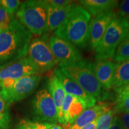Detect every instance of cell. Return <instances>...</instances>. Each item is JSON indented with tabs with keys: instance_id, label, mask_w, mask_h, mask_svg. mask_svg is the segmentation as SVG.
I'll use <instances>...</instances> for the list:
<instances>
[{
	"instance_id": "6da1fadb",
	"label": "cell",
	"mask_w": 129,
	"mask_h": 129,
	"mask_svg": "<svg viewBox=\"0 0 129 129\" xmlns=\"http://www.w3.org/2000/svg\"><path fill=\"white\" fill-rule=\"evenodd\" d=\"M32 34L13 17L7 28L0 32V66L26 57Z\"/></svg>"
},
{
	"instance_id": "7a4b0ae2",
	"label": "cell",
	"mask_w": 129,
	"mask_h": 129,
	"mask_svg": "<svg viewBox=\"0 0 129 129\" xmlns=\"http://www.w3.org/2000/svg\"><path fill=\"white\" fill-rule=\"evenodd\" d=\"M91 14L77 3H73L69 13L54 35L69 41L74 46L84 48L88 44Z\"/></svg>"
},
{
	"instance_id": "3957f363",
	"label": "cell",
	"mask_w": 129,
	"mask_h": 129,
	"mask_svg": "<svg viewBox=\"0 0 129 129\" xmlns=\"http://www.w3.org/2000/svg\"><path fill=\"white\" fill-rule=\"evenodd\" d=\"M59 69L66 76L77 83L85 92L94 97L97 101L108 98L93 71L90 62L81 60L68 63H59Z\"/></svg>"
},
{
	"instance_id": "277c9868",
	"label": "cell",
	"mask_w": 129,
	"mask_h": 129,
	"mask_svg": "<svg viewBox=\"0 0 129 129\" xmlns=\"http://www.w3.org/2000/svg\"><path fill=\"white\" fill-rule=\"evenodd\" d=\"M16 17L31 34L41 36L48 32L46 1H24L16 12Z\"/></svg>"
},
{
	"instance_id": "5b68a950",
	"label": "cell",
	"mask_w": 129,
	"mask_h": 129,
	"mask_svg": "<svg viewBox=\"0 0 129 129\" xmlns=\"http://www.w3.org/2000/svg\"><path fill=\"white\" fill-rule=\"evenodd\" d=\"M129 31L128 20L116 15L95 50L96 60H109L113 58L118 46Z\"/></svg>"
},
{
	"instance_id": "8992f818",
	"label": "cell",
	"mask_w": 129,
	"mask_h": 129,
	"mask_svg": "<svg viewBox=\"0 0 129 129\" xmlns=\"http://www.w3.org/2000/svg\"><path fill=\"white\" fill-rule=\"evenodd\" d=\"M27 54L40 73L48 71L58 63L51 50L47 34L30 41Z\"/></svg>"
},
{
	"instance_id": "52a82bcc",
	"label": "cell",
	"mask_w": 129,
	"mask_h": 129,
	"mask_svg": "<svg viewBox=\"0 0 129 129\" xmlns=\"http://www.w3.org/2000/svg\"><path fill=\"white\" fill-rule=\"evenodd\" d=\"M31 110L35 121L51 124L58 122L55 105L48 88H43L37 91L32 101Z\"/></svg>"
},
{
	"instance_id": "ba28073f",
	"label": "cell",
	"mask_w": 129,
	"mask_h": 129,
	"mask_svg": "<svg viewBox=\"0 0 129 129\" xmlns=\"http://www.w3.org/2000/svg\"><path fill=\"white\" fill-rule=\"evenodd\" d=\"M49 44L54 57L59 63H68L83 60L77 47L67 40L53 35L50 37Z\"/></svg>"
},
{
	"instance_id": "9c48e42d",
	"label": "cell",
	"mask_w": 129,
	"mask_h": 129,
	"mask_svg": "<svg viewBox=\"0 0 129 129\" xmlns=\"http://www.w3.org/2000/svg\"><path fill=\"white\" fill-rule=\"evenodd\" d=\"M40 72L28 57L0 66V82L6 80H17Z\"/></svg>"
},
{
	"instance_id": "30bf717a",
	"label": "cell",
	"mask_w": 129,
	"mask_h": 129,
	"mask_svg": "<svg viewBox=\"0 0 129 129\" xmlns=\"http://www.w3.org/2000/svg\"><path fill=\"white\" fill-rule=\"evenodd\" d=\"M41 79V77L39 74L22 77L16 80L9 92L3 96L10 104L21 101L33 93Z\"/></svg>"
},
{
	"instance_id": "8fae6325",
	"label": "cell",
	"mask_w": 129,
	"mask_h": 129,
	"mask_svg": "<svg viewBox=\"0 0 129 129\" xmlns=\"http://www.w3.org/2000/svg\"><path fill=\"white\" fill-rule=\"evenodd\" d=\"M115 14L114 10L109 11L94 16L90 20L88 43L91 50H95L99 46Z\"/></svg>"
},
{
	"instance_id": "7c38bea8",
	"label": "cell",
	"mask_w": 129,
	"mask_h": 129,
	"mask_svg": "<svg viewBox=\"0 0 129 129\" xmlns=\"http://www.w3.org/2000/svg\"><path fill=\"white\" fill-rule=\"evenodd\" d=\"M87 108L86 104L81 99L66 93L62 108L64 126L71 125Z\"/></svg>"
},
{
	"instance_id": "4fadbf2b",
	"label": "cell",
	"mask_w": 129,
	"mask_h": 129,
	"mask_svg": "<svg viewBox=\"0 0 129 129\" xmlns=\"http://www.w3.org/2000/svg\"><path fill=\"white\" fill-rule=\"evenodd\" d=\"M53 73L55 74L56 76L60 80L64 91L67 94L81 99L86 104L88 108L92 107L96 105L97 100L94 97L85 92L78 84L66 76L60 71L59 68L54 69Z\"/></svg>"
},
{
	"instance_id": "5bb4252c",
	"label": "cell",
	"mask_w": 129,
	"mask_h": 129,
	"mask_svg": "<svg viewBox=\"0 0 129 129\" xmlns=\"http://www.w3.org/2000/svg\"><path fill=\"white\" fill-rule=\"evenodd\" d=\"M93 71L103 89L110 90L112 87L115 63L109 60H96L91 63Z\"/></svg>"
},
{
	"instance_id": "9a60e30c",
	"label": "cell",
	"mask_w": 129,
	"mask_h": 129,
	"mask_svg": "<svg viewBox=\"0 0 129 129\" xmlns=\"http://www.w3.org/2000/svg\"><path fill=\"white\" fill-rule=\"evenodd\" d=\"M48 90L52 97L56 111H57L58 122L64 125V122L63 118L62 108L66 93L63 87L62 83L56 75L53 72L48 81Z\"/></svg>"
},
{
	"instance_id": "2e32d148",
	"label": "cell",
	"mask_w": 129,
	"mask_h": 129,
	"mask_svg": "<svg viewBox=\"0 0 129 129\" xmlns=\"http://www.w3.org/2000/svg\"><path fill=\"white\" fill-rule=\"evenodd\" d=\"M109 106L106 103H100L88 108L76 119L68 129H80L91 123L103 113L108 110Z\"/></svg>"
},
{
	"instance_id": "e0dca14e",
	"label": "cell",
	"mask_w": 129,
	"mask_h": 129,
	"mask_svg": "<svg viewBox=\"0 0 129 129\" xmlns=\"http://www.w3.org/2000/svg\"><path fill=\"white\" fill-rule=\"evenodd\" d=\"M78 2L90 14L94 16L114 10L118 4V1L115 0H81Z\"/></svg>"
},
{
	"instance_id": "ac0fdd59",
	"label": "cell",
	"mask_w": 129,
	"mask_h": 129,
	"mask_svg": "<svg viewBox=\"0 0 129 129\" xmlns=\"http://www.w3.org/2000/svg\"><path fill=\"white\" fill-rule=\"evenodd\" d=\"M47 3V22L48 31L55 30L60 26L66 19L72 7V4L63 8H54Z\"/></svg>"
},
{
	"instance_id": "d6986e66",
	"label": "cell",
	"mask_w": 129,
	"mask_h": 129,
	"mask_svg": "<svg viewBox=\"0 0 129 129\" xmlns=\"http://www.w3.org/2000/svg\"><path fill=\"white\" fill-rule=\"evenodd\" d=\"M129 83V59L115 63L112 87L116 93Z\"/></svg>"
},
{
	"instance_id": "ffe728a7",
	"label": "cell",
	"mask_w": 129,
	"mask_h": 129,
	"mask_svg": "<svg viewBox=\"0 0 129 129\" xmlns=\"http://www.w3.org/2000/svg\"><path fill=\"white\" fill-rule=\"evenodd\" d=\"M10 104L0 90V129H9L12 124Z\"/></svg>"
},
{
	"instance_id": "44dd1931",
	"label": "cell",
	"mask_w": 129,
	"mask_h": 129,
	"mask_svg": "<svg viewBox=\"0 0 129 129\" xmlns=\"http://www.w3.org/2000/svg\"><path fill=\"white\" fill-rule=\"evenodd\" d=\"M55 124L38 122L28 119L21 120L14 129H48Z\"/></svg>"
},
{
	"instance_id": "7402d4cb",
	"label": "cell",
	"mask_w": 129,
	"mask_h": 129,
	"mask_svg": "<svg viewBox=\"0 0 129 129\" xmlns=\"http://www.w3.org/2000/svg\"><path fill=\"white\" fill-rule=\"evenodd\" d=\"M129 59V40L125 38L118 46L113 59L116 62H121Z\"/></svg>"
},
{
	"instance_id": "603a6c76",
	"label": "cell",
	"mask_w": 129,
	"mask_h": 129,
	"mask_svg": "<svg viewBox=\"0 0 129 129\" xmlns=\"http://www.w3.org/2000/svg\"><path fill=\"white\" fill-rule=\"evenodd\" d=\"M114 116L115 113L112 109H109L105 111L98 117L95 129H108Z\"/></svg>"
},
{
	"instance_id": "cb8c5ba5",
	"label": "cell",
	"mask_w": 129,
	"mask_h": 129,
	"mask_svg": "<svg viewBox=\"0 0 129 129\" xmlns=\"http://www.w3.org/2000/svg\"><path fill=\"white\" fill-rule=\"evenodd\" d=\"M112 110L115 114H124L129 112V95L116 100L115 106Z\"/></svg>"
},
{
	"instance_id": "d4e9b609",
	"label": "cell",
	"mask_w": 129,
	"mask_h": 129,
	"mask_svg": "<svg viewBox=\"0 0 129 129\" xmlns=\"http://www.w3.org/2000/svg\"><path fill=\"white\" fill-rule=\"evenodd\" d=\"M0 3L12 16H13L14 13L17 12L21 4L20 1L18 0H1Z\"/></svg>"
},
{
	"instance_id": "484cf974",
	"label": "cell",
	"mask_w": 129,
	"mask_h": 129,
	"mask_svg": "<svg viewBox=\"0 0 129 129\" xmlns=\"http://www.w3.org/2000/svg\"><path fill=\"white\" fill-rule=\"evenodd\" d=\"M13 17V16L10 15L6 9L0 3V29L3 30L7 28Z\"/></svg>"
},
{
	"instance_id": "4316f807",
	"label": "cell",
	"mask_w": 129,
	"mask_h": 129,
	"mask_svg": "<svg viewBox=\"0 0 129 129\" xmlns=\"http://www.w3.org/2000/svg\"><path fill=\"white\" fill-rule=\"evenodd\" d=\"M116 15L128 20L129 19V0H124L118 3Z\"/></svg>"
},
{
	"instance_id": "83f0119b",
	"label": "cell",
	"mask_w": 129,
	"mask_h": 129,
	"mask_svg": "<svg viewBox=\"0 0 129 129\" xmlns=\"http://www.w3.org/2000/svg\"><path fill=\"white\" fill-rule=\"evenodd\" d=\"M47 1L48 4L51 6L57 9L63 8L73 3L72 1H68V0H48Z\"/></svg>"
},
{
	"instance_id": "f1b7e54d",
	"label": "cell",
	"mask_w": 129,
	"mask_h": 129,
	"mask_svg": "<svg viewBox=\"0 0 129 129\" xmlns=\"http://www.w3.org/2000/svg\"><path fill=\"white\" fill-rule=\"evenodd\" d=\"M108 129H122L120 118L118 116H114L112 123Z\"/></svg>"
},
{
	"instance_id": "f546056e",
	"label": "cell",
	"mask_w": 129,
	"mask_h": 129,
	"mask_svg": "<svg viewBox=\"0 0 129 129\" xmlns=\"http://www.w3.org/2000/svg\"><path fill=\"white\" fill-rule=\"evenodd\" d=\"M120 118L122 129H129V112L122 114Z\"/></svg>"
},
{
	"instance_id": "4dcf8cb0",
	"label": "cell",
	"mask_w": 129,
	"mask_h": 129,
	"mask_svg": "<svg viewBox=\"0 0 129 129\" xmlns=\"http://www.w3.org/2000/svg\"><path fill=\"white\" fill-rule=\"evenodd\" d=\"M117 99H121V98H124V97L129 95V83L125 85V87H124L123 88H121L119 91V92L117 93Z\"/></svg>"
},
{
	"instance_id": "1f68e13d",
	"label": "cell",
	"mask_w": 129,
	"mask_h": 129,
	"mask_svg": "<svg viewBox=\"0 0 129 129\" xmlns=\"http://www.w3.org/2000/svg\"><path fill=\"white\" fill-rule=\"evenodd\" d=\"M98 118L96 119L94 121H93V122H91V123L88 124L86 125L85 126L82 127V128H81L80 129H95V128H96L97 121H98Z\"/></svg>"
},
{
	"instance_id": "d6a6232c",
	"label": "cell",
	"mask_w": 129,
	"mask_h": 129,
	"mask_svg": "<svg viewBox=\"0 0 129 129\" xmlns=\"http://www.w3.org/2000/svg\"><path fill=\"white\" fill-rule=\"evenodd\" d=\"M48 129H63L62 126H60V125H58V124H55L53 125L52 126H51V127H50Z\"/></svg>"
},
{
	"instance_id": "836d02e7",
	"label": "cell",
	"mask_w": 129,
	"mask_h": 129,
	"mask_svg": "<svg viewBox=\"0 0 129 129\" xmlns=\"http://www.w3.org/2000/svg\"><path fill=\"white\" fill-rule=\"evenodd\" d=\"M127 38V39H128L129 40V31L128 32V34H127V36H126V38Z\"/></svg>"
},
{
	"instance_id": "e575fe53",
	"label": "cell",
	"mask_w": 129,
	"mask_h": 129,
	"mask_svg": "<svg viewBox=\"0 0 129 129\" xmlns=\"http://www.w3.org/2000/svg\"><path fill=\"white\" fill-rule=\"evenodd\" d=\"M1 30H1V29H0V32H1Z\"/></svg>"
},
{
	"instance_id": "d590c367",
	"label": "cell",
	"mask_w": 129,
	"mask_h": 129,
	"mask_svg": "<svg viewBox=\"0 0 129 129\" xmlns=\"http://www.w3.org/2000/svg\"><path fill=\"white\" fill-rule=\"evenodd\" d=\"M128 23H129V19H128Z\"/></svg>"
}]
</instances>
